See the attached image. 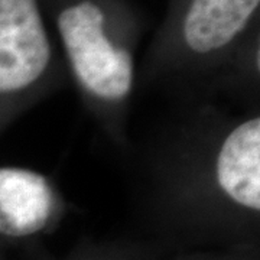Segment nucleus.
I'll list each match as a JSON object with an SVG mask.
<instances>
[{"instance_id": "obj_4", "label": "nucleus", "mask_w": 260, "mask_h": 260, "mask_svg": "<svg viewBox=\"0 0 260 260\" xmlns=\"http://www.w3.org/2000/svg\"><path fill=\"white\" fill-rule=\"evenodd\" d=\"M217 182L236 204L260 210V119L239 124L223 142L217 158Z\"/></svg>"}, {"instance_id": "obj_3", "label": "nucleus", "mask_w": 260, "mask_h": 260, "mask_svg": "<svg viewBox=\"0 0 260 260\" xmlns=\"http://www.w3.org/2000/svg\"><path fill=\"white\" fill-rule=\"evenodd\" d=\"M54 210L48 179L35 171L0 167V236L23 239L42 232Z\"/></svg>"}, {"instance_id": "obj_1", "label": "nucleus", "mask_w": 260, "mask_h": 260, "mask_svg": "<svg viewBox=\"0 0 260 260\" xmlns=\"http://www.w3.org/2000/svg\"><path fill=\"white\" fill-rule=\"evenodd\" d=\"M58 29L75 75L87 91L109 102L130 93L132 56L106 37L104 15L95 3L85 0L65 9L58 18Z\"/></svg>"}, {"instance_id": "obj_2", "label": "nucleus", "mask_w": 260, "mask_h": 260, "mask_svg": "<svg viewBox=\"0 0 260 260\" xmlns=\"http://www.w3.org/2000/svg\"><path fill=\"white\" fill-rule=\"evenodd\" d=\"M51 58L37 0H0V94L20 91L45 73Z\"/></svg>"}, {"instance_id": "obj_5", "label": "nucleus", "mask_w": 260, "mask_h": 260, "mask_svg": "<svg viewBox=\"0 0 260 260\" xmlns=\"http://www.w3.org/2000/svg\"><path fill=\"white\" fill-rule=\"evenodd\" d=\"M260 0H192L184 38L195 52L207 54L230 44L247 25Z\"/></svg>"}]
</instances>
